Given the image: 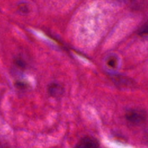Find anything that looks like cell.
<instances>
[{
    "instance_id": "obj_1",
    "label": "cell",
    "mask_w": 148,
    "mask_h": 148,
    "mask_svg": "<svg viewBox=\"0 0 148 148\" xmlns=\"http://www.w3.org/2000/svg\"><path fill=\"white\" fill-rule=\"evenodd\" d=\"M126 118L133 124L142 123L146 118V113L138 109H131L126 113Z\"/></svg>"
},
{
    "instance_id": "obj_2",
    "label": "cell",
    "mask_w": 148,
    "mask_h": 148,
    "mask_svg": "<svg viewBox=\"0 0 148 148\" xmlns=\"http://www.w3.org/2000/svg\"><path fill=\"white\" fill-rule=\"evenodd\" d=\"M75 148H100V144L95 138L85 136L78 142Z\"/></svg>"
},
{
    "instance_id": "obj_3",
    "label": "cell",
    "mask_w": 148,
    "mask_h": 148,
    "mask_svg": "<svg viewBox=\"0 0 148 148\" xmlns=\"http://www.w3.org/2000/svg\"><path fill=\"white\" fill-rule=\"evenodd\" d=\"M49 92L53 97H60L64 92L63 87L57 83H53L49 85Z\"/></svg>"
},
{
    "instance_id": "obj_4",
    "label": "cell",
    "mask_w": 148,
    "mask_h": 148,
    "mask_svg": "<svg viewBox=\"0 0 148 148\" xmlns=\"http://www.w3.org/2000/svg\"><path fill=\"white\" fill-rule=\"evenodd\" d=\"M116 64V60L114 58L113 59H109V60L108 61V65L111 67H114Z\"/></svg>"
}]
</instances>
